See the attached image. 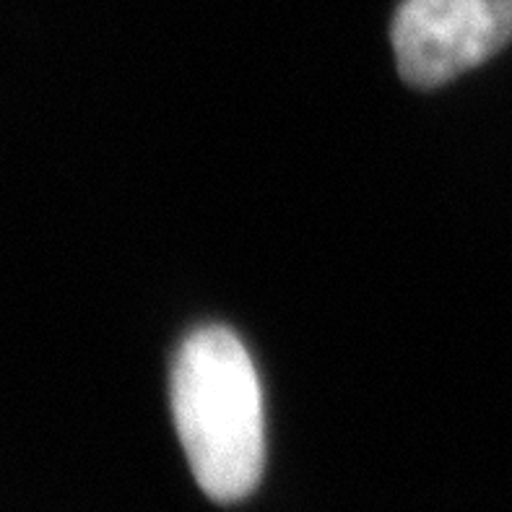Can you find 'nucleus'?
I'll return each instance as SVG.
<instances>
[{
    "label": "nucleus",
    "instance_id": "f257e3e1",
    "mask_svg": "<svg viewBox=\"0 0 512 512\" xmlns=\"http://www.w3.org/2000/svg\"><path fill=\"white\" fill-rule=\"evenodd\" d=\"M172 414L198 487L237 502L266 461L263 393L245 344L221 325L190 333L172 367Z\"/></svg>",
    "mask_w": 512,
    "mask_h": 512
},
{
    "label": "nucleus",
    "instance_id": "f03ea898",
    "mask_svg": "<svg viewBox=\"0 0 512 512\" xmlns=\"http://www.w3.org/2000/svg\"><path fill=\"white\" fill-rule=\"evenodd\" d=\"M512 39V0H406L393 19L403 81L435 89L471 71Z\"/></svg>",
    "mask_w": 512,
    "mask_h": 512
}]
</instances>
